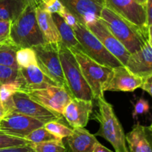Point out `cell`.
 <instances>
[{
    "instance_id": "6da1fadb",
    "label": "cell",
    "mask_w": 152,
    "mask_h": 152,
    "mask_svg": "<svg viewBox=\"0 0 152 152\" xmlns=\"http://www.w3.org/2000/svg\"><path fill=\"white\" fill-rule=\"evenodd\" d=\"M99 18L130 54L140 49L146 40L152 42L151 31L141 29L105 6Z\"/></svg>"
},
{
    "instance_id": "7a4b0ae2",
    "label": "cell",
    "mask_w": 152,
    "mask_h": 152,
    "mask_svg": "<svg viewBox=\"0 0 152 152\" xmlns=\"http://www.w3.org/2000/svg\"><path fill=\"white\" fill-rule=\"evenodd\" d=\"M9 43L18 50L46 43L37 24L36 6H25L20 15L11 22Z\"/></svg>"
},
{
    "instance_id": "3957f363",
    "label": "cell",
    "mask_w": 152,
    "mask_h": 152,
    "mask_svg": "<svg viewBox=\"0 0 152 152\" xmlns=\"http://www.w3.org/2000/svg\"><path fill=\"white\" fill-rule=\"evenodd\" d=\"M96 101L98 110L94 114V119L99 122V128L94 136H99L107 140L113 146L115 152H129L124 130L112 104L105 98Z\"/></svg>"
},
{
    "instance_id": "277c9868",
    "label": "cell",
    "mask_w": 152,
    "mask_h": 152,
    "mask_svg": "<svg viewBox=\"0 0 152 152\" xmlns=\"http://www.w3.org/2000/svg\"><path fill=\"white\" fill-rule=\"evenodd\" d=\"M58 53L67 88L73 98L93 101L92 92L85 80L77 59L69 49L58 43Z\"/></svg>"
},
{
    "instance_id": "5b68a950",
    "label": "cell",
    "mask_w": 152,
    "mask_h": 152,
    "mask_svg": "<svg viewBox=\"0 0 152 152\" xmlns=\"http://www.w3.org/2000/svg\"><path fill=\"white\" fill-rule=\"evenodd\" d=\"M71 51L77 59L83 77L91 90L94 100L104 98L103 86L112 68L98 63L83 51Z\"/></svg>"
},
{
    "instance_id": "8992f818",
    "label": "cell",
    "mask_w": 152,
    "mask_h": 152,
    "mask_svg": "<svg viewBox=\"0 0 152 152\" xmlns=\"http://www.w3.org/2000/svg\"><path fill=\"white\" fill-rule=\"evenodd\" d=\"M83 52L98 63L109 68L123 66L86 26L79 23L73 29Z\"/></svg>"
},
{
    "instance_id": "52a82bcc",
    "label": "cell",
    "mask_w": 152,
    "mask_h": 152,
    "mask_svg": "<svg viewBox=\"0 0 152 152\" xmlns=\"http://www.w3.org/2000/svg\"><path fill=\"white\" fill-rule=\"evenodd\" d=\"M58 43H45L32 49L35 52L39 68L57 86L67 88L59 61Z\"/></svg>"
},
{
    "instance_id": "ba28073f",
    "label": "cell",
    "mask_w": 152,
    "mask_h": 152,
    "mask_svg": "<svg viewBox=\"0 0 152 152\" xmlns=\"http://www.w3.org/2000/svg\"><path fill=\"white\" fill-rule=\"evenodd\" d=\"M32 100L51 111L62 114L68 103L73 98L67 88L51 85L44 89L25 91Z\"/></svg>"
},
{
    "instance_id": "9c48e42d",
    "label": "cell",
    "mask_w": 152,
    "mask_h": 152,
    "mask_svg": "<svg viewBox=\"0 0 152 152\" xmlns=\"http://www.w3.org/2000/svg\"><path fill=\"white\" fill-rule=\"evenodd\" d=\"M13 112L22 113L43 123L52 121H61L63 116L48 110L31 99L23 91H18L13 95Z\"/></svg>"
},
{
    "instance_id": "30bf717a",
    "label": "cell",
    "mask_w": 152,
    "mask_h": 152,
    "mask_svg": "<svg viewBox=\"0 0 152 152\" xmlns=\"http://www.w3.org/2000/svg\"><path fill=\"white\" fill-rule=\"evenodd\" d=\"M86 27L96 36L111 55L119 60L123 66L126 65L131 55L130 52L116 38L102 19L98 18L88 24Z\"/></svg>"
},
{
    "instance_id": "8fae6325",
    "label": "cell",
    "mask_w": 152,
    "mask_h": 152,
    "mask_svg": "<svg viewBox=\"0 0 152 152\" xmlns=\"http://www.w3.org/2000/svg\"><path fill=\"white\" fill-rule=\"evenodd\" d=\"M44 125L41 121L25 114L12 112L0 119V131L12 137L25 139L30 133Z\"/></svg>"
},
{
    "instance_id": "7c38bea8",
    "label": "cell",
    "mask_w": 152,
    "mask_h": 152,
    "mask_svg": "<svg viewBox=\"0 0 152 152\" xmlns=\"http://www.w3.org/2000/svg\"><path fill=\"white\" fill-rule=\"evenodd\" d=\"M105 6L141 29L151 31L147 26L145 7L136 0H105Z\"/></svg>"
},
{
    "instance_id": "4fadbf2b",
    "label": "cell",
    "mask_w": 152,
    "mask_h": 152,
    "mask_svg": "<svg viewBox=\"0 0 152 152\" xmlns=\"http://www.w3.org/2000/svg\"><path fill=\"white\" fill-rule=\"evenodd\" d=\"M63 7L77 19L79 23L87 26L100 16L105 0H59Z\"/></svg>"
},
{
    "instance_id": "5bb4252c",
    "label": "cell",
    "mask_w": 152,
    "mask_h": 152,
    "mask_svg": "<svg viewBox=\"0 0 152 152\" xmlns=\"http://www.w3.org/2000/svg\"><path fill=\"white\" fill-rule=\"evenodd\" d=\"M143 78L130 71L125 66L114 67L108 75L103 86V91L134 92L140 88Z\"/></svg>"
},
{
    "instance_id": "9a60e30c",
    "label": "cell",
    "mask_w": 152,
    "mask_h": 152,
    "mask_svg": "<svg viewBox=\"0 0 152 152\" xmlns=\"http://www.w3.org/2000/svg\"><path fill=\"white\" fill-rule=\"evenodd\" d=\"M93 101L73 98L62 112V116L72 128H85L93 113Z\"/></svg>"
},
{
    "instance_id": "2e32d148",
    "label": "cell",
    "mask_w": 152,
    "mask_h": 152,
    "mask_svg": "<svg viewBox=\"0 0 152 152\" xmlns=\"http://www.w3.org/2000/svg\"><path fill=\"white\" fill-rule=\"evenodd\" d=\"M16 80L20 83V91L23 92L44 89L51 85H56L38 66L19 67Z\"/></svg>"
},
{
    "instance_id": "e0dca14e",
    "label": "cell",
    "mask_w": 152,
    "mask_h": 152,
    "mask_svg": "<svg viewBox=\"0 0 152 152\" xmlns=\"http://www.w3.org/2000/svg\"><path fill=\"white\" fill-rule=\"evenodd\" d=\"M125 66L132 72L145 78L152 74V43L145 42L140 49L131 54Z\"/></svg>"
},
{
    "instance_id": "ac0fdd59",
    "label": "cell",
    "mask_w": 152,
    "mask_h": 152,
    "mask_svg": "<svg viewBox=\"0 0 152 152\" xmlns=\"http://www.w3.org/2000/svg\"><path fill=\"white\" fill-rule=\"evenodd\" d=\"M129 152H152L151 126H144L137 123L132 131L126 134Z\"/></svg>"
},
{
    "instance_id": "d6986e66",
    "label": "cell",
    "mask_w": 152,
    "mask_h": 152,
    "mask_svg": "<svg viewBox=\"0 0 152 152\" xmlns=\"http://www.w3.org/2000/svg\"><path fill=\"white\" fill-rule=\"evenodd\" d=\"M66 139L71 152H93L98 142L96 136L84 128H73L71 135Z\"/></svg>"
},
{
    "instance_id": "ffe728a7",
    "label": "cell",
    "mask_w": 152,
    "mask_h": 152,
    "mask_svg": "<svg viewBox=\"0 0 152 152\" xmlns=\"http://www.w3.org/2000/svg\"><path fill=\"white\" fill-rule=\"evenodd\" d=\"M36 17L39 28L46 43H60V35L52 17L51 13L45 11L37 6L36 7Z\"/></svg>"
},
{
    "instance_id": "44dd1931",
    "label": "cell",
    "mask_w": 152,
    "mask_h": 152,
    "mask_svg": "<svg viewBox=\"0 0 152 152\" xmlns=\"http://www.w3.org/2000/svg\"><path fill=\"white\" fill-rule=\"evenodd\" d=\"M52 17L57 27L58 31L60 35V43H62L70 50L83 51L81 45L77 40V37H75L72 28L68 24H66L63 19L57 13H53Z\"/></svg>"
},
{
    "instance_id": "7402d4cb",
    "label": "cell",
    "mask_w": 152,
    "mask_h": 152,
    "mask_svg": "<svg viewBox=\"0 0 152 152\" xmlns=\"http://www.w3.org/2000/svg\"><path fill=\"white\" fill-rule=\"evenodd\" d=\"M25 7L23 0H0V20L13 22Z\"/></svg>"
},
{
    "instance_id": "603a6c76",
    "label": "cell",
    "mask_w": 152,
    "mask_h": 152,
    "mask_svg": "<svg viewBox=\"0 0 152 152\" xmlns=\"http://www.w3.org/2000/svg\"><path fill=\"white\" fill-rule=\"evenodd\" d=\"M20 90V83L17 80L0 86V100L4 105L6 115L13 112V95Z\"/></svg>"
},
{
    "instance_id": "cb8c5ba5",
    "label": "cell",
    "mask_w": 152,
    "mask_h": 152,
    "mask_svg": "<svg viewBox=\"0 0 152 152\" xmlns=\"http://www.w3.org/2000/svg\"><path fill=\"white\" fill-rule=\"evenodd\" d=\"M17 50L16 48L10 43L0 45V65L18 69L19 66L16 60V53Z\"/></svg>"
},
{
    "instance_id": "d4e9b609",
    "label": "cell",
    "mask_w": 152,
    "mask_h": 152,
    "mask_svg": "<svg viewBox=\"0 0 152 152\" xmlns=\"http://www.w3.org/2000/svg\"><path fill=\"white\" fill-rule=\"evenodd\" d=\"M29 145L34 152H67L62 139L29 143Z\"/></svg>"
},
{
    "instance_id": "484cf974",
    "label": "cell",
    "mask_w": 152,
    "mask_h": 152,
    "mask_svg": "<svg viewBox=\"0 0 152 152\" xmlns=\"http://www.w3.org/2000/svg\"><path fill=\"white\" fill-rule=\"evenodd\" d=\"M16 60L19 67L37 66V57L32 48H23L16 51Z\"/></svg>"
},
{
    "instance_id": "4316f807",
    "label": "cell",
    "mask_w": 152,
    "mask_h": 152,
    "mask_svg": "<svg viewBox=\"0 0 152 152\" xmlns=\"http://www.w3.org/2000/svg\"><path fill=\"white\" fill-rule=\"evenodd\" d=\"M44 128L59 139L67 138L71 136L73 133V128L60 123L59 121H52V122H47L44 125Z\"/></svg>"
},
{
    "instance_id": "83f0119b",
    "label": "cell",
    "mask_w": 152,
    "mask_h": 152,
    "mask_svg": "<svg viewBox=\"0 0 152 152\" xmlns=\"http://www.w3.org/2000/svg\"><path fill=\"white\" fill-rule=\"evenodd\" d=\"M25 139L27 140L29 143H39L43 142L59 140V139L50 134L43 126L30 133L25 137Z\"/></svg>"
},
{
    "instance_id": "f1b7e54d",
    "label": "cell",
    "mask_w": 152,
    "mask_h": 152,
    "mask_svg": "<svg viewBox=\"0 0 152 152\" xmlns=\"http://www.w3.org/2000/svg\"><path fill=\"white\" fill-rule=\"evenodd\" d=\"M27 145H29V142L25 139L12 137L0 131V149L21 147Z\"/></svg>"
},
{
    "instance_id": "f546056e",
    "label": "cell",
    "mask_w": 152,
    "mask_h": 152,
    "mask_svg": "<svg viewBox=\"0 0 152 152\" xmlns=\"http://www.w3.org/2000/svg\"><path fill=\"white\" fill-rule=\"evenodd\" d=\"M38 6L51 14H60L65 9L59 0H42Z\"/></svg>"
},
{
    "instance_id": "4dcf8cb0",
    "label": "cell",
    "mask_w": 152,
    "mask_h": 152,
    "mask_svg": "<svg viewBox=\"0 0 152 152\" xmlns=\"http://www.w3.org/2000/svg\"><path fill=\"white\" fill-rule=\"evenodd\" d=\"M17 73L18 69L0 65V86L16 80Z\"/></svg>"
},
{
    "instance_id": "1f68e13d",
    "label": "cell",
    "mask_w": 152,
    "mask_h": 152,
    "mask_svg": "<svg viewBox=\"0 0 152 152\" xmlns=\"http://www.w3.org/2000/svg\"><path fill=\"white\" fill-rule=\"evenodd\" d=\"M149 110L150 105L148 100L145 99L142 97L140 98L137 100V101L135 103L133 113H132V116H133L134 119H137L138 116L148 113L149 112Z\"/></svg>"
},
{
    "instance_id": "d6a6232c",
    "label": "cell",
    "mask_w": 152,
    "mask_h": 152,
    "mask_svg": "<svg viewBox=\"0 0 152 152\" xmlns=\"http://www.w3.org/2000/svg\"><path fill=\"white\" fill-rule=\"evenodd\" d=\"M11 22L10 21L0 20V45L10 43L9 38Z\"/></svg>"
},
{
    "instance_id": "836d02e7",
    "label": "cell",
    "mask_w": 152,
    "mask_h": 152,
    "mask_svg": "<svg viewBox=\"0 0 152 152\" xmlns=\"http://www.w3.org/2000/svg\"><path fill=\"white\" fill-rule=\"evenodd\" d=\"M59 15L63 19V20L66 22V24H68L72 29H74L77 26V24H78V21L77 20V19L65 8L64 9L62 13Z\"/></svg>"
},
{
    "instance_id": "e575fe53",
    "label": "cell",
    "mask_w": 152,
    "mask_h": 152,
    "mask_svg": "<svg viewBox=\"0 0 152 152\" xmlns=\"http://www.w3.org/2000/svg\"><path fill=\"white\" fill-rule=\"evenodd\" d=\"M145 12H146V22L148 29L151 30L152 26V0H147L145 4Z\"/></svg>"
},
{
    "instance_id": "d590c367",
    "label": "cell",
    "mask_w": 152,
    "mask_h": 152,
    "mask_svg": "<svg viewBox=\"0 0 152 152\" xmlns=\"http://www.w3.org/2000/svg\"><path fill=\"white\" fill-rule=\"evenodd\" d=\"M140 88L148 92L150 95H152V74L143 78L142 84Z\"/></svg>"
},
{
    "instance_id": "8d00e7d4",
    "label": "cell",
    "mask_w": 152,
    "mask_h": 152,
    "mask_svg": "<svg viewBox=\"0 0 152 152\" xmlns=\"http://www.w3.org/2000/svg\"><path fill=\"white\" fill-rule=\"evenodd\" d=\"M30 151H32V148H31L29 145H27L25 146H21V147L0 149V152H28Z\"/></svg>"
},
{
    "instance_id": "74e56055",
    "label": "cell",
    "mask_w": 152,
    "mask_h": 152,
    "mask_svg": "<svg viewBox=\"0 0 152 152\" xmlns=\"http://www.w3.org/2000/svg\"><path fill=\"white\" fill-rule=\"evenodd\" d=\"M93 152H114V151H112L108 149V148H106L105 146L102 145L101 144V143H99V142H97L95 144Z\"/></svg>"
},
{
    "instance_id": "f35d334b",
    "label": "cell",
    "mask_w": 152,
    "mask_h": 152,
    "mask_svg": "<svg viewBox=\"0 0 152 152\" xmlns=\"http://www.w3.org/2000/svg\"><path fill=\"white\" fill-rule=\"evenodd\" d=\"M41 1L42 0H23L25 6L28 5V4H32V5L36 6V7H37L40 4Z\"/></svg>"
},
{
    "instance_id": "ab89813d",
    "label": "cell",
    "mask_w": 152,
    "mask_h": 152,
    "mask_svg": "<svg viewBox=\"0 0 152 152\" xmlns=\"http://www.w3.org/2000/svg\"><path fill=\"white\" fill-rule=\"evenodd\" d=\"M6 116V111L5 109H4V105H3L2 102L0 100V119H1L2 118H4Z\"/></svg>"
},
{
    "instance_id": "60d3db41",
    "label": "cell",
    "mask_w": 152,
    "mask_h": 152,
    "mask_svg": "<svg viewBox=\"0 0 152 152\" xmlns=\"http://www.w3.org/2000/svg\"><path fill=\"white\" fill-rule=\"evenodd\" d=\"M137 1L138 3H140V4H142V5L145 6V4H146V2H147V0H136Z\"/></svg>"
},
{
    "instance_id": "b9f144b4",
    "label": "cell",
    "mask_w": 152,
    "mask_h": 152,
    "mask_svg": "<svg viewBox=\"0 0 152 152\" xmlns=\"http://www.w3.org/2000/svg\"><path fill=\"white\" fill-rule=\"evenodd\" d=\"M28 152H34V151L32 150V151H28Z\"/></svg>"
}]
</instances>
